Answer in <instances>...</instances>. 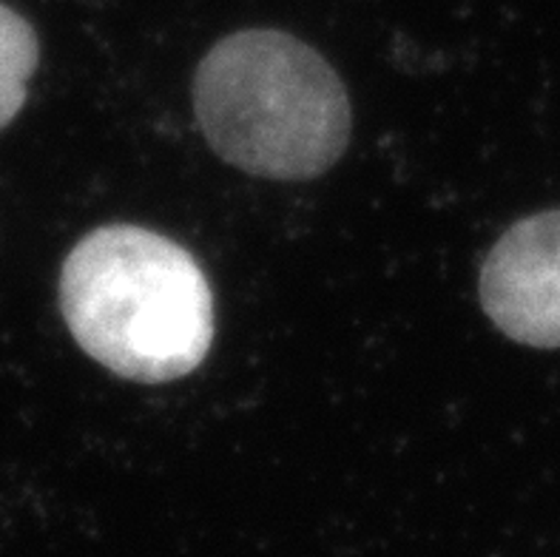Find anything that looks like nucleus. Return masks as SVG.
I'll use <instances>...</instances> for the list:
<instances>
[{
    "instance_id": "3",
    "label": "nucleus",
    "mask_w": 560,
    "mask_h": 557,
    "mask_svg": "<svg viewBox=\"0 0 560 557\" xmlns=\"http://www.w3.org/2000/svg\"><path fill=\"white\" fill-rule=\"evenodd\" d=\"M478 297L506 339L560 347V208L518 219L483 259Z\"/></svg>"
},
{
    "instance_id": "4",
    "label": "nucleus",
    "mask_w": 560,
    "mask_h": 557,
    "mask_svg": "<svg viewBox=\"0 0 560 557\" xmlns=\"http://www.w3.org/2000/svg\"><path fill=\"white\" fill-rule=\"evenodd\" d=\"M37 60L40 43L32 23L0 3V131L21 114Z\"/></svg>"
},
{
    "instance_id": "1",
    "label": "nucleus",
    "mask_w": 560,
    "mask_h": 557,
    "mask_svg": "<svg viewBox=\"0 0 560 557\" xmlns=\"http://www.w3.org/2000/svg\"><path fill=\"white\" fill-rule=\"evenodd\" d=\"M60 311L85 356L140 384L194 373L217 327L199 262L137 225H103L71 247L60 270Z\"/></svg>"
},
{
    "instance_id": "2",
    "label": "nucleus",
    "mask_w": 560,
    "mask_h": 557,
    "mask_svg": "<svg viewBox=\"0 0 560 557\" xmlns=\"http://www.w3.org/2000/svg\"><path fill=\"white\" fill-rule=\"evenodd\" d=\"M194 112L208 146L250 177L302 183L350 146L348 89L319 51L282 28H242L197 66Z\"/></svg>"
}]
</instances>
